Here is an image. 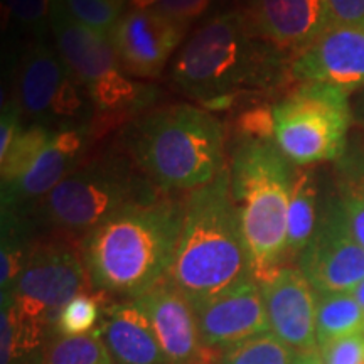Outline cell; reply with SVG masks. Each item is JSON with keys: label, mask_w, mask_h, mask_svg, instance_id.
I'll return each instance as SVG.
<instances>
[{"label": "cell", "mask_w": 364, "mask_h": 364, "mask_svg": "<svg viewBox=\"0 0 364 364\" xmlns=\"http://www.w3.org/2000/svg\"><path fill=\"white\" fill-rule=\"evenodd\" d=\"M154 191L135 199L81 238L90 284L134 300L169 273L184 204Z\"/></svg>", "instance_id": "1"}, {"label": "cell", "mask_w": 364, "mask_h": 364, "mask_svg": "<svg viewBox=\"0 0 364 364\" xmlns=\"http://www.w3.org/2000/svg\"><path fill=\"white\" fill-rule=\"evenodd\" d=\"M252 275L226 164L215 179L186 199L179 241L166 280L196 307Z\"/></svg>", "instance_id": "2"}, {"label": "cell", "mask_w": 364, "mask_h": 364, "mask_svg": "<svg viewBox=\"0 0 364 364\" xmlns=\"http://www.w3.org/2000/svg\"><path fill=\"white\" fill-rule=\"evenodd\" d=\"M132 162L161 193L198 189L226 166L225 127L193 105L145 113L125 132Z\"/></svg>", "instance_id": "3"}, {"label": "cell", "mask_w": 364, "mask_h": 364, "mask_svg": "<svg viewBox=\"0 0 364 364\" xmlns=\"http://www.w3.org/2000/svg\"><path fill=\"white\" fill-rule=\"evenodd\" d=\"M294 164L275 140L240 139L230 162L231 196L240 211L250 268L258 282L287 257L289 201Z\"/></svg>", "instance_id": "4"}, {"label": "cell", "mask_w": 364, "mask_h": 364, "mask_svg": "<svg viewBox=\"0 0 364 364\" xmlns=\"http://www.w3.org/2000/svg\"><path fill=\"white\" fill-rule=\"evenodd\" d=\"M272 48L248 33L241 12H226L204 22L182 46L172 65V80L201 105L236 95L243 86H263L277 61Z\"/></svg>", "instance_id": "5"}, {"label": "cell", "mask_w": 364, "mask_h": 364, "mask_svg": "<svg viewBox=\"0 0 364 364\" xmlns=\"http://www.w3.org/2000/svg\"><path fill=\"white\" fill-rule=\"evenodd\" d=\"M273 117L275 142L294 166L306 167L344 156L353 118L346 91L307 81L273 107Z\"/></svg>", "instance_id": "6"}, {"label": "cell", "mask_w": 364, "mask_h": 364, "mask_svg": "<svg viewBox=\"0 0 364 364\" xmlns=\"http://www.w3.org/2000/svg\"><path fill=\"white\" fill-rule=\"evenodd\" d=\"M154 193L139 188L125 162L103 157L76 167L39 204L46 225L86 236L135 199Z\"/></svg>", "instance_id": "7"}, {"label": "cell", "mask_w": 364, "mask_h": 364, "mask_svg": "<svg viewBox=\"0 0 364 364\" xmlns=\"http://www.w3.org/2000/svg\"><path fill=\"white\" fill-rule=\"evenodd\" d=\"M90 282L81 250L63 240L39 241L29 257L11 297L14 318L27 331L44 336L61 309Z\"/></svg>", "instance_id": "8"}, {"label": "cell", "mask_w": 364, "mask_h": 364, "mask_svg": "<svg viewBox=\"0 0 364 364\" xmlns=\"http://www.w3.org/2000/svg\"><path fill=\"white\" fill-rule=\"evenodd\" d=\"M299 270L316 294L353 292L364 280V248L349 230L338 199L299 255Z\"/></svg>", "instance_id": "9"}, {"label": "cell", "mask_w": 364, "mask_h": 364, "mask_svg": "<svg viewBox=\"0 0 364 364\" xmlns=\"http://www.w3.org/2000/svg\"><path fill=\"white\" fill-rule=\"evenodd\" d=\"M194 311L203 343L218 353L270 331L262 287L253 275L204 300Z\"/></svg>", "instance_id": "10"}, {"label": "cell", "mask_w": 364, "mask_h": 364, "mask_svg": "<svg viewBox=\"0 0 364 364\" xmlns=\"http://www.w3.org/2000/svg\"><path fill=\"white\" fill-rule=\"evenodd\" d=\"M147 316L169 364H216L221 353L203 343L193 304L166 279L134 299Z\"/></svg>", "instance_id": "11"}, {"label": "cell", "mask_w": 364, "mask_h": 364, "mask_svg": "<svg viewBox=\"0 0 364 364\" xmlns=\"http://www.w3.org/2000/svg\"><path fill=\"white\" fill-rule=\"evenodd\" d=\"M270 332L295 354L317 351V294L299 268L280 267L258 282Z\"/></svg>", "instance_id": "12"}, {"label": "cell", "mask_w": 364, "mask_h": 364, "mask_svg": "<svg viewBox=\"0 0 364 364\" xmlns=\"http://www.w3.org/2000/svg\"><path fill=\"white\" fill-rule=\"evenodd\" d=\"M188 27L152 9L130 11L110 33L122 71L135 78H156L181 44Z\"/></svg>", "instance_id": "13"}, {"label": "cell", "mask_w": 364, "mask_h": 364, "mask_svg": "<svg viewBox=\"0 0 364 364\" xmlns=\"http://www.w3.org/2000/svg\"><path fill=\"white\" fill-rule=\"evenodd\" d=\"M241 16L255 39L299 54L332 24L326 0H248Z\"/></svg>", "instance_id": "14"}, {"label": "cell", "mask_w": 364, "mask_h": 364, "mask_svg": "<svg viewBox=\"0 0 364 364\" xmlns=\"http://www.w3.org/2000/svg\"><path fill=\"white\" fill-rule=\"evenodd\" d=\"M292 76L349 91L364 86V26L331 24L292 63Z\"/></svg>", "instance_id": "15"}, {"label": "cell", "mask_w": 364, "mask_h": 364, "mask_svg": "<svg viewBox=\"0 0 364 364\" xmlns=\"http://www.w3.org/2000/svg\"><path fill=\"white\" fill-rule=\"evenodd\" d=\"M49 27L68 71L86 90L105 76L122 70L110 38L71 17L61 0H51Z\"/></svg>", "instance_id": "16"}, {"label": "cell", "mask_w": 364, "mask_h": 364, "mask_svg": "<svg viewBox=\"0 0 364 364\" xmlns=\"http://www.w3.org/2000/svg\"><path fill=\"white\" fill-rule=\"evenodd\" d=\"M70 78L71 73L59 53L36 44L22 56L14 102L19 105L22 115L49 127L54 105Z\"/></svg>", "instance_id": "17"}, {"label": "cell", "mask_w": 364, "mask_h": 364, "mask_svg": "<svg viewBox=\"0 0 364 364\" xmlns=\"http://www.w3.org/2000/svg\"><path fill=\"white\" fill-rule=\"evenodd\" d=\"M100 332L115 364H169L147 316L135 300L108 307Z\"/></svg>", "instance_id": "18"}, {"label": "cell", "mask_w": 364, "mask_h": 364, "mask_svg": "<svg viewBox=\"0 0 364 364\" xmlns=\"http://www.w3.org/2000/svg\"><path fill=\"white\" fill-rule=\"evenodd\" d=\"M78 159L80 157L71 156L59 147V144L53 136L51 142L36 159L29 171L12 184L4 186L2 211L24 216L27 208H31L36 203H43L46 196L51 193L68 174H71L76 169Z\"/></svg>", "instance_id": "19"}, {"label": "cell", "mask_w": 364, "mask_h": 364, "mask_svg": "<svg viewBox=\"0 0 364 364\" xmlns=\"http://www.w3.org/2000/svg\"><path fill=\"white\" fill-rule=\"evenodd\" d=\"M317 182L309 169L295 171L289 201L287 257L300 255L317 230Z\"/></svg>", "instance_id": "20"}, {"label": "cell", "mask_w": 364, "mask_h": 364, "mask_svg": "<svg viewBox=\"0 0 364 364\" xmlns=\"http://www.w3.org/2000/svg\"><path fill=\"white\" fill-rule=\"evenodd\" d=\"M317 344L318 348L364 334V309L351 292L317 294Z\"/></svg>", "instance_id": "21"}, {"label": "cell", "mask_w": 364, "mask_h": 364, "mask_svg": "<svg viewBox=\"0 0 364 364\" xmlns=\"http://www.w3.org/2000/svg\"><path fill=\"white\" fill-rule=\"evenodd\" d=\"M156 88L140 85L125 76L124 71H115L105 76L88 88L93 107L107 115H127L149 107L154 100Z\"/></svg>", "instance_id": "22"}, {"label": "cell", "mask_w": 364, "mask_h": 364, "mask_svg": "<svg viewBox=\"0 0 364 364\" xmlns=\"http://www.w3.org/2000/svg\"><path fill=\"white\" fill-rule=\"evenodd\" d=\"M29 231L24 216L2 211V247H0V292L11 297L22 268L29 257Z\"/></svg>", "instance_id": "23"}, {"label": "cell", "mask_w": 364, "mask_h": 364, "mask_svg": "<svg viewBox=\"0 0 364 364\" xmlns=\"http://www.w3.org/2000/svg\"><path fill=\"white\" fill-rule=\"evenodd\" d=\"M339 196L346 223L364 248V156L344 157L339 164Z\"/></svg>", "instance_id": "24"}, {"label": "cell", "mask_w": 364, "mask_h": 364, "mask_svg": "<svg viewBox=\"0 0 364 364\" xmlns=\"http://www.w3.org/2000/svg\"><path fill=\"white\" fill-rule=\"evenodd\" d=\"M54 134H56V130L44 124H38V122L21 130V134L17 135L16 142L9 149L6 157L0 159L2 188L16 182L22 174L29 171L36 159L43 154V150L51 142Z\"/></svg>", "instance_id": "25"}, {"label": "cell", "mask_w": 364, "mask_h": 364, "mask_svg": "<svg viewBox=\"0 0 364 364\" xmlns=\"http://www.w3.org/2000/svg\"><path fill=\"white\" fill-rule=\"evenodd\" d=\"M44 364H115L103 343L100 327L83 336H58L46 353Z\"/></svg>", "instance_id": "26"}, {"label": "cell", "mask_w": 364, "mask_h": 364, "mask_svg": "<svg viewBox=\"0 0 364 364\" xmlns=\"http://www.w3.org/2000/svg\"><path fill=\"white\" fill-rule=\"evenodd\" d=\"M295 353L270 331L220 354L216 364H294Z\"/></svg>", "instance_id": "27"}, {"label": "cell", "mask_w": 364, "mask_h": 364, "mask_svg": "<svg viewBox=\"0 0 364 364\" xmlns=\"http://www.w3.org/2000/svg\"><path fill=\"white\" fill-rule=\"evenodd\" d=\"M102 317V304L97 295L81 292L71 299L54 321L58 336H83L97 329Z\"/></svg>", "instance_id": "28"}, {"label": "cell", "mask_w": 364, "mask_h": 364, "mask_svg": "<svg viewBox=\"0 0 364 364\" xmlns=\"http://www.w3.org/2000/svg\"><path fill=\"white\" fill-rule=\"evenodd\" d=\"M66 11L76 21L97 33L108 36L120 19L122 0H61Z\"/></svg>", "instance_id": "29"}, {"label": "cell", "mask_w": 364, "mask_h": 364, "mask_svg": "<svg viewBox=\"0 0 364 364\" xmlns=\"http://www.w3.org/2000/svg\"><path fill=\"white\" fill-rule=\"evenodd\" d=\"M235 130L240 139L275 140V117L273 108L255 105L236 117Z\"/></svg>", "instance_id": "30"}, {"label": "cell", "mask_w": 364, "mask_h": 364, "mask_svg": "<svg viewBox=\"0 0 364 364\" xmlns=\"http://www.w3.org/2000/svg\"><path fill=\"white\" fill-rule=\"evenodd\" d=\"M9 17L27 31H43L51 16V0H2Z\"/></svg>", "instance_id": "31"}, {"label": "cell", "mask_w": 364, "mask_h": 364, "mask_svg": "<svg viewBox=\"0 0 364 364\" xmlns=\"http://www.w3.org/2000/svg\"><path fill=\"white\" fill-rule=\"evenodd\" d=\"M318 349L324 364H361L364 361V334L332 341Z\"/></svg>", "instance_id": "32"}, {"label": "cell", "mask_w": 364, "mask_h": 364, "mask_svg": "<svg viewBox=\"0 0 364 364\" xmlns=\"http://www.w3.org/2000/svg\"><path fill=\"white\" fill-rule=\"evenodd\" d=\"M213 0H159L152 11H156L179 24L189 27L209 11Z\"/></svg>", "instance_id": "33"}, {"label": "cell", "mask_w": 364, "mask_h": 364, "mask_svg": "<svg viewBox=\"0 0 364 364\" xmlns=\"http://www.w3.org/2000/svg\"><path fill=\"white\" fill-rule=\"evenodd\" d=\"M21 108L14 100L4 103L2 118H0V159L6 157L9 149L21 134Z\"/></svg>", "instance_id": "34"}, {"label": "cell", "mask_w": 364, "mask_h": 364, "mask_svg": "<svg viewBox=\"0 0 364 364\" xmlns=\"http://www.w3.org/2000/svg\"><path fill=\"white\" fill-rule=\"evenodd\" d=\"M332 24L364 26V0H326Z\"/></svg>", "instance_id": "35"}, {"label": "cell", "mask_w": 364, "mask_h": 364, "mask_svg": "<svg viewBox=\"0 0 364 364\" xmlns=\"http://www.w3.org/2000/svg\"><path fill=\"white\" fill-rule=\"evenodd\" d=\"M294 364H324V361H322V356L317 351H311L295 354Z\"/></svg>", "instance_id": "36"}, {"label": "cell", "mask_w": 364, "mask_h": 364, "mask_svg": "<svg viewBox=\"0 0 364 364\" xmlns=\"http://www.w3.org/2000/svg\"><path fill=\"white\" fill-rule=\"evenodd\" d=\"M159 0H129V7L132 11H149L152 9Z\"/></svg>", "instance_id": "37"}, {"label": "cell", "mask_w": 364, "mask_h": 364, "mask_svg": "<svg viewBox=\"0 0 364 364\" xmlns=\"http://www.w3.org/2000/svg\"><path fill=\"white\" fill-rule=\"evenodd\" d=\"M353 295H354V299H356L358 300V302L359 304H361V307L364 309V280L361 282V284H359L358 287H356V289H354L353 290V292H351Z\"/></svg>", "instance_id": "38"}, {"label": "cell", "mask_w": 364, "mask_h": 364, "mask_svg": "<svg viewBox=\"0 0 364 364\" xmlns=\"http://www.w3.org/2000/svg\"><path fill=\"white\" fill-rule=\"evenodd\" d=\"M122 2H125V0H122Z\"/></svg>", "instance_id": "39"}, {"label": "cell", "mask_w": 364, "mask_h": 364, "mask_svg": "<svg viewBox=\"0 0 364 364\" xmlns=\"http://www.w3.org/2000/svg\"><path fill=\"white\" fill-rule=\"evenodd\" d=\"M361 364H364V361H363V363H361Z\"/></svg>", "instance_id": "40"}]
</instances>
